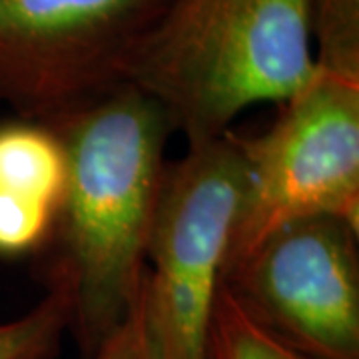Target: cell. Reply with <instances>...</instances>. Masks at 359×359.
I'll return each mask as SVG.
<instances>
[{
	"label": "cell",
	"instance_id": "10",
	"mask_svg": "<svg viewBox=\"0 0 359 359\" xmlns=\"http://www.w3.org/2000/svg\"><path fill=\"white\" fill-rule=\"evenodd\" d=\"M316 65L359 78V0H309Z\"/></svg>",
	"mask_w": 359,
	"mask_h": 359
},
{
	"label": "cell",
	"instance_id": "8",
	"mask_svg": "<svg viewBox=\"0 0 359 359\" xmlns=\"http://www.w3.org/2000/svg\"><path fill=\"white\" fill-rule=\"evenodd\" d=\"M205 359H313L285 344L245 311L222 283L214 302Z\"/></svg>",
	"mask_w": 359,
	"mask_h": 359
},
{
	"label": "cell",
	"instance_id": "7",
	"mask_svg": "<svg viewBox=\"0 0 359 359\" xmlns=\"http://www.w3.org/2000/svg\"><path fill=\"white\" fill-rule=\"evenodd\" d=\"M66 184L56 130L14 118L0 124V257L40 254Z\"/></svg>",
	"mask_w": 359,
	"mask_h": 359
},
{
	"label": "cell",
	"instance_id": "6",
	"mask_svg": "<svg viewBox=\"0 0 359 359\" xmlns=\"http://www.w3.org/2000/svg\"><path fill=\"white\" fill-rule=\"evenodd\" d=\"M359 228L332 216L271 231L224 276L240 306L313 359H359Z\"/></svg>",
	"mask_w": 359,
	"mask_h": 359
},
{
	"label": "cell",
	"instance_id": "3",
	"mask_svg": "<svg viewBox=\"0 0 359 359\" xmlns=\"http://www.w3.org/2000/svg\"><path fill=\"white\" fill-rule=\"evenodd\" d=\"M280 106L264 134H236L245 186L224 276L294 219L332 216L359 228V78L316 65Z\"/></svg>",
	"mask_w": 359,
	"mask_h": 359
},
{
	"label": "cell",
	"instance_id": "4",
	"mask_svg": "<svg viewBox=\"0 0 359 359\" xmlns=\"http://www.w3.org/2000/svg\"><path fill=\"white\" fill-rule=\"evenodd\" d=\"M168 0H0V104L56 128L128 86Z\"/></svg>",
	"mask_w": 359,
	"mask_h": 359
},
{
	"label": "cell",
	"instance_id": "9",
	"mask_svg": "<svg viewBox=\"0 0 359 359\" xmlns=\"http://www.w3.org/2000/svg\"><path fill=\"white\" fill-rule=\"evenodd\" d=\"M68 327V302L46 292L26 313L0 321V359H56Z\"/></svg>",
	"mask_w": 359,
	"mask_h": 359
},
{
	"label": "cell",
	"instance_id": "2",
	"mask_svg": "<svg viewBox=\"0 0 359 359\" xmlns=\"http://www.w3.org/2000/svg\"><path fill=\"white\" fill-rule=\"evenodd\" d=\"M313 66L309 0H168L130 84L198 144L254 104L285 102Z\"/></svg>",
	"mask_w": 359,
	"mask_h": 359
},
{
	"label": "cell",
	"instance_id": "1",
	"mask_svg": "<svg viewBox=\"0 0 359 359\" xmlns=\"http://www.w3.org/2000/svg\"><path fill=\"white\" fill-rule=\"evenodd\" d=\"M52 130L65 148L66 184L40 250L42 278L68 302V332L90 359L142 294L174 132L132 84Z\"/></svg>",
	"mask_w": 359,
	"mask_h": 359
},
{
	"label": "cell",
	"instance_id": "11",
	"mask_svg": "<svg viewBox=\"0 0 359 359\" xmlns=\"http://www.w3.org/2000/svg\"><path fill=\"white\" fill-rule=\"evenodd\" d=\"M90 359H166L150 318L146 302V282L126 320L104 339Z\"/></svg>",
	"mask_w": 359,
	"mask_h": 359
},
{
	"label": "cell",
	"instance_id": "5",
	"mask_svg": "<svg viewBox=\"0 0 359 359\" xmlns=\"http://www.w3.org/2000/svg\"><path fill=\"white\" fill-rule=\"evenodd\" d=\"M236 132L168 164L146 252V302L166 359H205L214 302L244 198Z\"/></svg>",
	"mask_w": 359,
	"mask_h": 359
}]
</instances>
